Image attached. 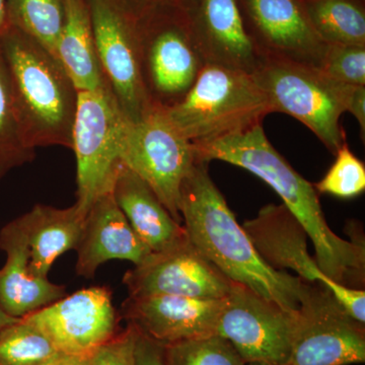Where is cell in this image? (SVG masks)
<instances>
[{
    "label": "cell",
    "instance_id": "1",
    "mask_svg": "<svg viewBox=\"0 0 365 365\" xmlns=\"http://www.w3.org/2000/svg\"><path fill=\"white\" fill-rule=\"evenodd\" d=\"M193 148L199 162L222 160L249 170L267 182L313 242L314 259L323 273L345 287H364V239L346 241L331 230L314 185L300 176L273 148L262 123L222 138L193 144Z\"/></svg>",
    "mask_w": 365,
    "mask_h": 365
},
{
    "label": "cell",
    "instance_id": "2",
    "mask_svg": "<svg viewBox=\"0 0 365 365\" xmlns=\"http://www.w3.org/2000/svg\"><path fill=\"white\" fill-rule=\"evenodd\" d=\"M207 165L196 160L180 190V213L189 241L232 282L297 311L306 281L276 270L262 258L209 176Z\"/></svg>",
    "mask_w": 365,
    "mask_h": 365
},
{
    "label": "cell",
    "instance_id": "3",
    "mask_svg": "<svg viewBox=\"0 0 365 365\" xmlns=\"http://www.w3.org/2000/svg\"><path fill=\"white\" fill-rule=\"evenodd\" d=\"M0 50L9 73L14 109L30 148H72L78 91L63 66L25 34L7 25Z\"/></svg>",
    "mask_w": 365,
    "mask_h": 365
},
{
    "label": "cell",
    "instance_id": "4",
    "mask_svg": "<svg viewBox=\"0 0 365 365\" xmlns=\"http://www.w3.org/2000/svg\"><path fill=\"white\" fill-rule=\"evenodd\" d=\"M163 111L193 144L246 130L273 113L252 74L210 63L182 100Z\"/></svg>",
    "mask_w": 365,
    "mask_h": 365
},
{
    "label": "cell",
    "instance_id": "5",
    "mask_svg": "<svg viewBox=\"0 0 365 365\" xmlns=\"http://www.w3.org/2000/svg\"><path fill=\"white\" fill-rule=\"evenodd\" d=\"M252 76L273 113H284L313 131L333 155L345 143L340 117L354 86L334 81L318 67L261 57Z\"/></svg>",
    "mask_w": 365,
    "mask_h": 365
},
{
    "label": "cell",
    "instance_id": "6",
    "mask_svg": "<svg viewBox=\"0 0 365 365\" xmlns=\"http://www.w3.org/2000/svg\"><path fill=\"white\" fill-rule=\"evenodd\" d=\"M120 160L150 187L173 218L182 225L180 190L197 160L195 151L163 108H153L135 123L127 120Z\"/></svg>",
    "mask_w": 365,
    "mask_h": 365
},
{
    "label": "cell",
    "instance_id": "7",
    "mask_svg": "<svg viewBox=\"0 0 365 365\" xmlns=\"http://www.w3.org/2000/svg\"><path fill=\"white\" fill-rule=\"evenodd\" d=\"M126 121L108 88L78 91L71 150L78 184L74 204L85 216L93 201L113 188Z\"/></svg>",
    "mask_w": 365,
    "mask_h": 365
},
{
    "label": "cell",
    "instance_id": "8",
    "mask_svg": "<svg viewBox=\"0 0 365 365\" xmlns=\"http://www.w3.org/2000/svg\"><path fill=\"white\" fill-rule=\"evenodd\" d=\"M365 361V327L322 283H304L287 365H350Z\"/></svg>",
    "mask_w": 365,
    "mask_h": 365
},
{
    "label": "cell",
    "instance_id": "9",
    "mask_svg": "<svg viewBox=\"0 0 365 365\" xmlns=\"http://www.w3.org/2000/svg\"><path fill=\"white\" fill-rule=\"evenodd\" d=\"M93 39L106 83L132 123L153 109L141 73L136 21L120 0H86Z\"/></svg>",
    "mask_w": 365,
    "mask_h": 365
},
{
    "label": "cell",
    "instance_id": "10",
    "mask_svg": "<svg viewBox=\"0 0 365 365\" xmlns=\"http://www.w3.org/2000/svg\"><path fill=\"white\" fill-rule=\"evenodd\" d=\"M295 323L297 311H287L234 283L232 292L223 299L216 335L234 346L246 364L287 365Z\"/></svg>",
    "mask_w": 365,
    "mask_h": 365
},
{
    "label": "cell",
    "instance_id": "11",
    "mask_svg": "<svg viewBox=\"0 0 365 365\" xmlns=\"http://www.w3.org/2000/svg\"><path fill=\"white\" fill-rule=\"evenodd\" d=\"M242 227L268 265L294 271L307 283L325 285L352 318L365 324L364 290L343 287L323 273L309 253L306 230L283 204L266 205Z\"/></svg>",
    "mask_w": 365,
    "mask_h": 365
},
{
    "label": "cell",
    "instance_id": "12",
    "mask_svg": "<svg viewBox=\"0 0 365 365\" xmlns=\"http://www.w3.org/2000/svg\"><path fill=\"white\" fill-rule=\"evenodd\" d=\"M123 283L130 297L167 294L200 299H223L235 282L218 270L188 237L160 252H153L127 271Z\"/></svg>",
    "mask_w": 365,
    "mask_h": 365
},
{
    "label": "cell",
    "instance_id": "13",
    "mask_svg": "<svg viewBox=\"0 0 365 365\" xmlns=\"http://www.w3.org/2000/svg\"><path fill=\"white\" fill-rule=\"evenodd\" d=\"M25 318L67 354L90 355L120 331V314L107 287L83 288Z\"/></svg>",
    "mask_w": 365,
    "mask_h": 365
},
{
    "label": "cell",
    "instance_id": "14",
    "mask_svg": "<svg viewBox=\"0 0 365 365\" xmlns=\"http://www.w3.org/2000/svg\"><path fill=\"white\" fill-rule=\"evenodd\" d=\"M136 30L141 73L151 104L172 107L188 93L205 64L193 33L177 26L144 31L137 24Z\"/></svg>",
    "mask_w": 365,
    "mask_h": 365
},
{
    "label": "cell",
    "instance_id": "15",
    "mask_svg": "<svg viewBox=\"0 0 365 365\" xmlns=\"http://www.w3.org/2000/svg\"><path fill=\"white\" fill-rule=\"evenodd\" d=\"M223 299L129 295L119 314L146 337L168 346L216 335Z\"/></svg>",
    "mask_w": 365,
    "mask_h": 365
},
{
    "label": "cell",
    "instance_id": "16",
    "mask_svg": "<svg viewBox=\"0 0 365 365\" xmlns=\"http://www.w3.org/2000/svg\"><path fill=\"white\" fill-rule=\"evenodd\" d=\"M250 16L260 34L261 57L289 60L321 69L329 45L295 0H247Z\"/></svg>",
    "mask_w": 365,
    "mask_h": 365
},
{
    "label": "cell",
    "instance_id": "17",
    "mask_svg": "<svg viewBox=\"0 0 365 365\" xmlns=\"http://www.w3.org/2000/svg\"><path fill=\"white\" fill-rule=\"evenodd\" d=\"M76 251V274L86 279L95 277L98 268L106 262L126 260L139 265L153 253L129 225L112 190L91 204Z\"/></svg>",
    "mask_w": 365,
    "mask_h": 365
},
{
    "label": "cell",
    "instance_id": "18",
    "mask_svg": "<svg viewBox=\"0 0 365 365\" xmlns=\"http://www.w3.org/2000/svg\"><path fill=\"white\" fill-rule=\"evenodd\" d=\"M0 249L6 255L0 269V304L9 316L23 318L66 297L64 285L31 273L25 235L18 218L0 230Z\"/></svg>",
    "mask_w": 365,
    "mask_h": 365
},
{
    "label": "cell",
    "instance_id": "19",
    "mask_svg": "<svg viewBox=\"0 0 365 365\" xmlns=\"http://www.w3.org/2000/svg\"><path fill=\"white\" fill-rule=\"evenodd\" d=\"M202 33L194 37L204 62L252 74L261 56L242 21L237 0H202Z\"/></svg>",
    "mask_w": 365,
    "mask_h": 365
},
{
    "label": "cell",
    "instance_id": "20",
    "mask_svg": "<svg viewBox=\"0 0 365 365\" xmlns=\"http://www.w3.org/2000/svg\"><path fill=\"white\" fill-rule=\"evenodd\" d=\"M112 193L129 225L151 251L169 249L188 237L150 187L122 163L118 165Z\"/></svg>",
    "mask_w": 365,
    "mask_h": 365
},
{
    "label": "cell",
    "instance_id": "21",
    "mask_svg": "<svg viewBox=\"0 0 365 365\" xmlns=\"http://www.w3.org/2000/svg\"><path fill=\"white\" fill-rule=\"evenodd\" d=\"M18 220L25 235L31 273L48 278L54 262L76 249L85 215L76 204L68 208L37 204Z\"/></svg>",
    "mask_w": 365,
    "mask_h": 365
},
{
    "label": "cell",
    "instance_id": "22",
    "mask_svg": "<svg viewBox=\"0 0 365 365\" xmlns=\"http://www.w3.org/2000/svg\"><path fill=\"white\" fill-rule=\"evenodd\" d=\"M63 4L66 14L57 59L78 91L109 90L98 62L86 0H63Z\"/></svg>",
    "mask_w": 365,
    "mask_h": 365
},
{
    "label": "cell",
    "instance_id": "23",
    "mask_svg": "<svg viewBox=\"0 0 365 365\" xmlns=\"http://www.w3.org/2000/svg\"><path fill=\"white\" fill-rule=\"evenodd\" d=\"M306 13L327 44L365 46L364 13L350 0H314Z\"/></svg>",
    "mask_w": 365,
    "mask_h": 365
},
{
    "label": "cell",
    "instance_id": "24",
    "mask_svg": "<svg viewBox=\"0 0 365 365\" xmlns=\"http://www.w3.org/2000/svg\"><path fill=\"white\" fill-rule=\"evenodd\" d=\"M64 14L63 0H6L7 25L36 41L55 57Z\"/></svg>",
    "mask_w": 365,
    "mask_h": 365
},
{
    "label": "cell",
    "instance_id": "25",
    "mask_svg": "<svg viewBox=\"0 0 365 365\" xmlns=\"http://www.w3.org/2000/svg\"><path fill=\"white\" fill-rule=\"evenodd\" d=\"M35 151L26 143L14 109L9 73L0 50V180L32 162Z\"/></svg>",
    "mask_w": 365,
    "mask_h": 365
},
{
    "label": "cell",
    "instance_id": "26",
    "mask_svg": "<svg viewBox=\"0 0 365 365\" xmlns=\"http://www.w3.org/2000/svg\"><path fill=\"white\" fill-rule=\"evenodd\" d=\"M58 352L39 327L25 317L0 333V365H41Z\"/></svg>",
    "mask_w": 365,
    "mask_h": 365
},
{
    "label": "cell",
    "instance_id": "27",
    "mask_svg": "<svg viewBox=\"0 0 365 365\" xmlns=\"http://www.w3.org/2000/svg\"><path fill=\"white\" fill-rule=\"evenodd\" d=\"M163 347L168 365H246L234 346L220 335Z\"/></svg>",
    "mask_w": 365,
    "mask_h": 365
},
{
    "label": "cell",
    "instance_id": "28",
    "mask_svg": "<svg viewBox=\"0 0 365 365\" xmlns=\"http://www.w3.org/2000/svg\"><path fill=\"white\" fill-rule=\"evenodd\" d=\"M335 155V163L325 177L314 185V189L318 193L342 199L361 195L365 190L364 163L355 157L346 141Z\"/></svg>",
    "mask_w": 365,
    "mask_h": 365
},
{
    "label": "cell",
    "instance_id": "29",
    "mask_svg": "<svg viewBox=\"0 0 365 365\" xmlns=\"http://www.w3.org/2000/svg\"><path fill=\"white\" fill-rule=\"evenodd\" d=\"M321 71L338 83L365 86V46L329 45Z\"/></svg>",
    "mask_w": 365,
    "mask_h": 365
},
{
    "label": "cell",
    "instance_id": "30",
    "mask_svg": "<svg viewBox=\"0 0 365 365\" xmlns=\"http://www.w3.org/2000/svg\"><path fill=\"white\" fill-rule=\"evenodd\" d=\"M135 327L128 324L90 354V365H135Z\"/></svg>",
    "mask_w": 365,
    "mask_h": 365
},
{
    "label": "cell",
    "instance_id": "31",
    "mask_svg": "<svg viewBox=\"0 0 365 365\" xmlns=\"http://www.w3.org/2000/svg\"><path fill=\"white\" fill-rule=\"evenodd\" d=\"M136 331L135 365H168L165 347Z\"/></svg>",
    "mask_w": 365,
    "mask_h": 365
},
{
    "label": "cell",
    "instance_id": "32",
    "mask_svg": "<svg viewBox=\"0 0 365 365\" xmlns=\"http://www.w3.org/2000/svg\"><path fill=\"white\" fill-rule=\"evenodd\" d=\"M347 112L351 113L355 119L359 121L360 130L362 132V139L364 140L365 86H354L348 103Z\"/></svg>",
    "mask_w": 365,
    "mask_h": 365
},
{
    "label": "cell",
    "instance_id": "33",
    "mask_svg": "<svg viewBox=\"0 0 365 365\" xmlns=\"http://www.w3.org/2000/svg\"><path fill=\"white\" fill-rule=\"evenodd\" d=\"M41 365H90V355H74L58 352Z\"/></svg>",
    "mask_w": 365,
    "mask_h": 365
},
{
    "label": "cell",
    "instance_id": "34",
    "mask_svg": "<svg viewBox=\"0 0 365 365\" xmlns=\"http://www.w3.org/2000/svg\"><path fill=\"white\" fill-rule=\"evenodd\" d=\"M18 318H14V317L9 316V314L6 313L4 309H2L1 304H0V333L9 327L11 324L14 323Z\"/></svg>",
    "mask_w": 365,
    "mask_h": 365
},
{
    "label": "cell",
    "instance_id": "35",
    "mask_svg": "<svg viewBox=\"0 0 365 365\" xmlns=\"http://www.w3.org/2000/svg\"><path fill=\"white\" fill-rule=\"evenodd\" d=\"M7 26L6 0H0V34Z\"/></svg>",
    "mask_w": 365,
    "mask_h": 365
},
{
    "label": "cell",
    "instance_id": "36",
    "mask_svg": "<svg viewBox=\"0 0 365 365\" xmlns=\"http://www.w3.org/2000/svg\"><path fill=\"white\" fill-rule=\"evenodd\" d=\"M246 365H267V364H246Z\"/></svg>",
    "mask_w": 365,
    "mask_h": 365
}]
</instances>
